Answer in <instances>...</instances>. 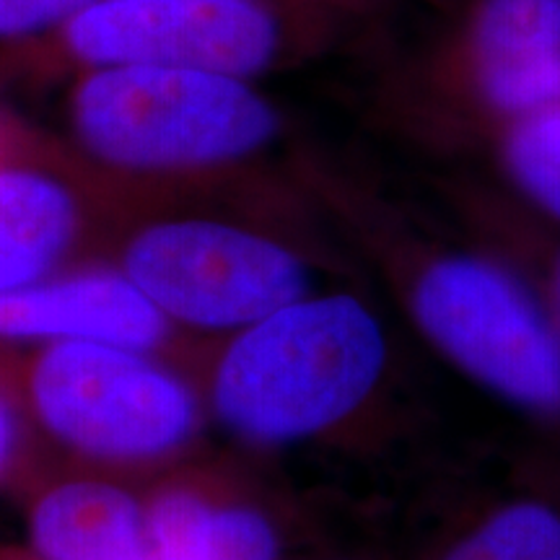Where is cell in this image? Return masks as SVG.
<instances>
[{
	"instance_id": "cell-1",
	"label": "cell",
	"mask_w": 560,
	"mask_h": 560,
	"mask_svg": "<svg viewBox=\"0 0 560 560\" xmlns=\"http://www.w3.org/2000/svg\"><path fill=\"white\" fill-rule=\"evenodd\" d=\"M420 0H91L0 47V86L66 83L109 66H182L260 81L376 45Z\"/></svg>"
},
{
	"instance_id": "cell-2",
	"label": "cell",
	"mask_w": 560,
	"mask_h": 560,
	"mask_svg": "<svg viewBox=\"0 0 560 560\" xmlns=\"http://www.w3.org/2000/svg\"><path fill=\"white\" fill-rule=\"evenodd\" d=\"M62 143L145 200L240 187L285 138L257 81L182 66H109L66 81Z\"/></svg>"
},
{
	"instance_id": "cell-3",
	"label": "cell",
	"mask_w": 560,
	"mask_h": 560,
	"mask_svg": "<svg viewBox=\"0 0 560 560\" xmlns=\"http://www.w3.org/2000/svg\"><path fill=\"white\" fill-rule=\"evenodd\" d=\"M389 335L350 291H310L215 338L198 387L208 418L255 450H283L346 429L376 400Z\"/></svg>"
},
{
	"instance_id": "cell-4",
	"label": "cell",
	"mask_w": 560,
	"mask_h": 560,
	"mask_svg": "<svg viewBox=\"0 0 560 560\" xmlns=\"http://www.w3.org/2000/svg\"><path fill=\"white\" fill-rule=\"evenodd\" d=\"M3 355L34 441L89 470L122 478L170 467L208 420L198 382L166 355L83 340Z\"/></svg>"
},
{
	"instance_id": "cell-5",
	"label": "cell",
	"mask_w": 560,
	"mask_h": 560,
	"mask_svg": "<svg viewBox=\"0 0 560 560\" xmlns=\"http://www.w3.org/2000/svg\"><path fill=\"white\" fill-rule=\"evenodd\" d=\"M107 252L187 338H223L317 289L312 260L276 226L192 198L140 202Z\"/></svg>"
},
{
	"instance_id": "cell-6",
	"label": "cell",
	"mask_w": 560,
	"mask_h": 560,
	"mask_svg": "<svg viewBox=\"0 0 560 560\" xmlns=\"http://www.w3.org/2000/svg\"><path fill=\"white\" fill-rule=\"evenodd\" d=\"M389 62V107L439 136H486L560 104V0H444Z\"/></svg>"
},
{
	"instance_id": "cell-7",
	"label": "cell",
	"mask_w": 560,
	"mask_h": 560,
	"mask_svg": "<svg viewBox=\"0 0 560 560\" xmlns=\"http://www.w3.org/2000/svg\"><path fill=\"white\" fill-rule=\"evenodd\" d=\"M400 299L420 338L524 416L560 423V332L522 265L465 247H410Z\"/></svg>"
},
{
	"instance_id": "cell-8",
	"label": "cell",
	"mask_w": 560,
	"mask_h": 560,
	"mask_svg": "<svg viewBox=\"0 0 560 560\" xmlns=\"http://www.w3.org/2000/svg\"><path fill=\"white\" fill-rule=\"evenodd\" d=\"M132 208L128 190L30 128L0 151V293L109 249Z\"/></svg>"
},
{
	"instance_id": "cell-9",
	"label": "cell",
	"mask_w": 560,
	"mask_h": 560,
	"mask_svg": "<svg viewBox=\"0 0 560 560\" xmlns=\"http://www.w3.org/2000/svg\"><path fill=\"white\" fill-rule=\"evenodd\" d=\"M107 342L177 359L187 335L115 262L83 260L0 293V342Z\"/></svg>"
},
{
	"instance_id": "cell-10",
	"label": "cell",
	"mask_w": 560,
	"mask_h": 560,
	"mask_svg": "<svg viewBox=\"0 0 560 560\" xmlns=\"http://www.w3.org/2000/svg\"><path fill=\"white\" fill-rule=\"evenodd\" d=\"M24 488L39 560H156L145 532L143 495L120 475L89 467H45L32 459Z\"/></svg>"
},
{
	"instance_id": "cell-11",
	"label": "cell",
	"mask_w": 560,
	"mask_h": 560,
	"mask_svg": "<svg viewBox=\"0 0 560 560\" xmlns=\"http://www.w3.org/2000/svg\"><path fill=\"white\" fill-rule=\"evenodd\" d=\"M143 514L156 560H283L276 514L213 475L170 472L143 493Z\"/></svg>"
},
{
	"instance_id": "cell-12",
	"label": "cell",
	"mask_w": 560,
	"mask_h": 560,
	"mask_svg": "<svg viewBox=\"0 0 560 560\" xmlns=\"http://www.w3.org/2000/svg\"><path fill=\"white\" fill-rule=\"evenodd\" d=\"M429 560H560V501L516 493L490 503L446 535Z\"/></svg>"
},
{
	"instance_id": "cell-13",
	"label": "cell",
	"mask_w": 560,
	"mask_h": 560,
	"mask_svg": "<svg viewBox=\"0 0 560 560\" xmlns=\"http://www.w3.org/2000/svg\"><path fill=\"white\" fill-rule=\"evenodd\" d=\"M490 143L522 206L560 229V104L506 125Z\"/></svg>"
},
{
	"instance_id": "cell-14",
	"label": "cell",
	"mask_w": 560,
	"mask_h": 560,
	"mask_svg": "<svg viewBox=\"0 0 560 560\" xmlns=\"http://www.w3.org/2000/svg\"><path fill=\"white\" fill-rule=\"evenodd\" d=\"M520 219L514 221V234H520V249L527 257L522 265L540 289L550 317L560 332V229L552 223L537 219L532 210L520 206Z\"/></svg>"
},
{
	"instance_id": "cell-15",
	"label": "cell",
	"mask_w": 560,
	"mask_h": 560,
	"mask_svg": "<svg viewBox=\"0 0 560 560\" xmlns=\"http://www.w3.org/2000/svg\"><path fill=\"white\" fill-rule=\"evenodd\" d=\"M34 457H37V441L13 395L5 355L0 350V486L19 482Z\"/></svg>"
},
{
	"instance_id": "cell-16",
	"label": "cell",
	"mask_w": 560,
	"mask_h": 560,
	"mask_svg": "<svg viewBox=\"0 0 560 560\" xmlns=\"http://www.w3.org/2000/svg\"><path fill=\"white\" fill-rule=\"evenodd\" d=\"M91 0H0V47L55 30Z\"/></svg>"
},
{
	"instance_id": "cell-17",
	"label": "cell",
	"mask_w": 560,
	"mask_h": 560,
	"mask_svg": "<svg viewBox=\"0 0 560 560\" xmlns=\"http://www.w3.org/2000/svg\"><path fill=\"white\" fill-rule=\"evenodd\" d=\"M30 130L24 122L16 120V117L9 115L5 109H0V151L9 149L13 140H19L24 132Z\"/></svg>"
}]
</instances>
